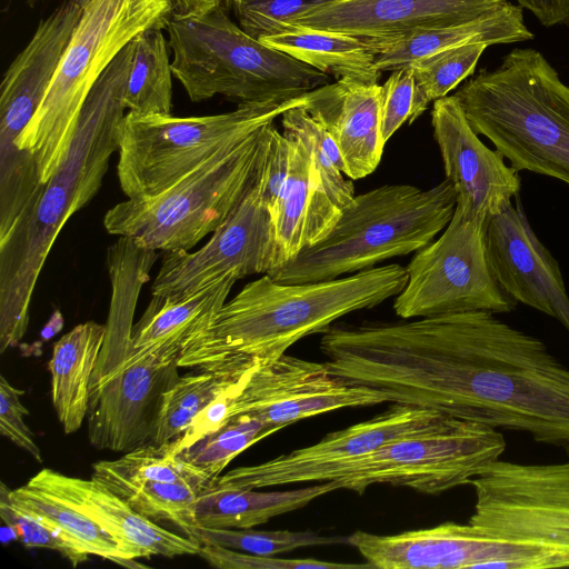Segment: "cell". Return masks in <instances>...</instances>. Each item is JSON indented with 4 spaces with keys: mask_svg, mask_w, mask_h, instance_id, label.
<instances>
[{
    "mask_svg": "<svg viewBox=\"0 0 569 569\" xmlns=\"http://www.w3.org/2000/svg\"><path fill=\"white\" fill-rule=\"evenodd\" d=\"M487 222L456 204L437 240L416 251L408 279L395 297L401 319L486 310L510 312L517 301L497 282L486 249Z\"/></svg>",
    "mask_w": 569,
    "mask_h": 569,
    "instance_id": "obj_11",
    "label": "cell"
},
{
    "mask_svg": "<svg viewBox=\"0 0 569 569\" xmlns=\"http://www.w3.org/2000/svg\"><path fill=\"white\" fill-rule=\"evenodd\" d=\"M546 28L569 27V0H517Z\"/></svg>",
    "mask_w": 569,
    "mask_h": 569,
    "instance_id": "obj_47",
    "label": "cell"
},
{
    "mask_svg": "<svg viewBox=\"0 0 569 569\" xmlns=\"http://www.w3.org/2000/svg\"><path fill=\"white\" fill-rule=\"evenodd\" d=\"M227 12L234 10L239 0H216Z\"/></svg>",
    "mask_w": 569,
    "mask_h": 569,
    "instance_id": "obj_50",
    "label": "cell"
},
{
    "mask_svg": "<svg viewBox=\"0 0 569 569\" xmlns=\"http://www.w3.org/2000/svg\"><path fill=\"white\" fill-rule=\"evenodd\" d=\"M330 1L333 0H239L233 11L243 31L260 41Z\"/></svg>",
    "mask_w": 569,
    "mask_h": 569,
    "instance_id": "obj_40",
    "label": "cell"
},
{
    "mask_svg": "<svg viewBox=\"0 0 569 569\" xmlns=\"http://www.w3.org/2000/svg\"><path fill=\"white\" fill-rule=\"evenodd\" d=\"M407 279L406 267L398 263L305 283H279L262 274L226 301L210 326L181 347L178 366L239 379L343 316L396 297Z\"/></svg>",
    "mask_w": 569,
    "mask_h": 569,
    "instance_id": "obj_2",
    "label": "cell"
},
{
    "mask_svg": "<svg viewBox=\"0 0 569 569\" xmlns=\"http://www.w3.org/2000/svg\"><path fill=\"white\" fill-rule=\"evenodd\" d=\"M341 489L336 480L276 491L208 485L188 511L187 527L249 529L270 519L301 509L315 499Z\"/></svg>",
    "mask_w": 569,
    "mask_h": 569,
    "instance_id": "obj_28",
    "label": "cell"
},
{
    "mask_svg": "<svg viewBox=\"0 0 569 569\" xmlns=\"http://www.w3.org/2000/svg\"><path fill=\"white\" fill-rule=\"evenodd\" d=\"M158 258V251L147 249L128 237H119L109 247L107 266L111 299L106 338L91 386L114 373L131 355L136 306L142 286L149 281L151 268Z\"/></svg>",
    "mask_w": 569,
    "mask_h": 569,
    "instance_id": "obj_26",
    "label": "cell"
},
{
    "mask_svg": "<svg viewBox=\"0 0 569 569\" xmlns=\"http://www.w3.org/2000/svg\"><path fill=\"white\" fill-rule=\"evenodd\" d=\"M237 281L228 277L181 297L152 296L143 316L133 325L130 356L178 358L181 347L210 326Z\"/></svg>",
    "mask_w": 569,
    "mask_h": 569,
    "instance_id": "obj_27",
    "label": "cell"
},
{
    "mask_svg": "<svg viewBox=\"0 0 569 569\" xmlns=\"http://www.w3.org/2000/svg\"><path fill=\"white\" fill-rule=\"evenodd\" d=\"M506 2L508 0H333L289 26L382 40L467 22Z\"/></svg>",
    "mask_w": 569,
    "mask_h": 569,
    "instance_id": "obj_20",
    "label": "cell"
},
{
    "mask_svg": "<svg viewBox=\"0 0 569 569\" xmlns=\"http://www.w3.org/2000/svg\"><path fill=\"white\" fill-rule=\"evenodd\" d=\"M431 126L457 206L487 222L519 197V171L480 140L453 94L433 101Z\"/></svg>",
    "mask_w": 569,
    "mask_h": 569,
    "instance_id": "obj_19",
    "label": "cell"
},
{
    "mask_svg": "<svg viewBox=\"0 0 569 569\" xmlns=\"http://www.w3.org/2000/svg\"><path fill=\"white\" fill-rule=\"evenodd\" d=\"M24 390L13 387L0 375V433L27 451L39 463L42 462L40 448L34 435L23 420L28 409L22 405Z\"/></svg>",
    "mask_w": 569,
    "mask_h": 569,
    "instance_id": "obj_44",
    "label": "cell"
},
{
    "mask_svg": "<svg viewBox=\"0 0 569 569\" xmlns=\"http://www.w3.org/2000/svg\"><path fill=\"white\" fill-rule=\"evenodd\" d=\"M164 28L173 76L193 102L217 94L239 103L286 101L329 83L328 74L249 36L219 3L172 12Z\"/></svg>",
    "mask_w": 569,
    "mask_h": 569,
    "instance_id": "obj_6",
    "label": "cell"
},
{
    "mask_svg": "<svg viewBox=\"0 0 569 569\" xmlns=\"http://www.w3.org/2000/svg\"><path fill=\"white\" fill-rule=\"evenodd\" d=\"M177 358L130 356L90 387L88 439L97 449L130 452L152 443L164 393L179 379Z\"/></svg>",
    "mask_w": 569,
    "mask_h": 569,
    "instance_id": "obj_17",
    "label": "cell"
},
{
    "mask_svg": "<svg viewBox=\"0 0 569 569\" xmlns=\"http://www.w3.org/2000/svg\"><path fill=\"white\" fill-rule=\"evenodd\" d=\"M337 80L349 79L378 83L376 52L356 36L289 26L284 31L260 40Z\"/></svg>",
    "mask_w": 569,
    "mask_h": 569,
    "instance_id": "obj_30",
    "label": "cell"
},
{
    "mask_svg": "<svg viewBox=\"0 0 569 569\" xmlns=\"http://www.w3.org/2000/svg\"><path fill=\"white\" fill-rule=\"evenodd\" d=\"M82 8L63 0L42 19L27 46L3 74L0 93V126L23 132L57 71L62 54L80 20Z\"/></svg>",
    "mask_w": 569,
    "mask_h": 569,
    "instance_id": "obj_22",
    "label": "cell"
},
{
    "mask_svg": "<svg viewBox=\"0 0 569 569\" xmlns=\"http://www.w3.org/2000/svg\"><path fill=\"white\" fill-rule=\"evenodd\" d=\"M273 122L231 143L164 191L110 208L104 229L162 252L189 251L217 230L260 178Z\"/></svg>",
    "mask_w": 569,
    "mask_h": 569,
    "instance_id": "obj_7",
    "label": "cell"
},
{
    "mask_svg": "<svg viewBox=\"0 0 569 569\" xmlns=\"http://www.w3.org/2000/svg\"><path fill=\"white\" fill-rule=\"evenodd\" d=\"M12 505L20 511L52 528L86 555L109 560L112 557L147 558L118 538L62 496L31 482L9 489Z\"/></svg>",
    "mask_w": 569,
    "mask_h": 569,
    "instance_id": "obj_31",
    "label": "cell"
},
{
    "mask_svg": "<svg viewBox=\"0 0 569 569\" xmlns=\"http://www.w3.org/2000/svg\"><path fill=\"white\" fill-rule=\"evenodd\" d=\"M351 545L380 569H553L569 567V548L495 537L473 523L376 535L356 531Z\"/></svg>",
    "mask_w": 569,
    "mask_h": 569,
    "instance_id": "obj_12",
    "label": "cell"
},
{
    "mask_svg": "<svg viewBox=\"0 0 569 569\" xmlns=\"http://www.w3.org/2000/svg\"><path fill=\"white\" fill-rule=\"evenodd\" d=\"M457 192L445 179L428 189L391 183L368 190L341 209L332 230L268 273L279 283L331 280L423 248L452 218Z\"/></svg>",
    "mask_w": 569,
    "mask_h": 569,
    "instance_id": "obj_5",
    "label": "cell"
},
{
    "mask_svg": "<svg viewBox=\"0 0 569 569\" xmlns=\"http://www.w3.org/2000/svg\"><path fill=\"white\" fill-rule=\"evenodd\" d=\"M239 379L208 371L179 377L164 393L152 443L161 446L177 439L200 410Z\"/></svg>",
    "mask_w": 569,
    "mask_h": 569,
    "instance_id": "obj_35",
    "label": "cell"
},
{
    "mask_svg": "<svg viewBox=\"0 0 569 569\" xmlns=\"http://www.w3.org/2000/svg\"><path fill=\"white\" fill-rule=\"evenodd\" d=\"M131 41L90 91L67 156L34 201L0 238V353L27 332L39 274L64 223L98 193L118 150L116 131L124 116Z\"/></svg>",
    "mask_w": 569,
    "mask_h": 569,
    "instance_id": "obj_3",
    "label": "cell"
},
{
    "mask_svg": "<svg viewBox=\"0 0 569 569\" xmlns=\"http://www.w3.org/2000/svg\"><path fill=\"white\" fill-rule=\"evenodd\" d=\"M137 512L151 520H168L180 529L200 491L174 482L144 481L110 489Z\"/></svg>",
    "mask_w": 569,
    "mask_h": 569,
    "instance_id": "obj_39",
    "label": "cell"
},
{
    "mask_svg": "<svg viewBox=\"0 0 569 569\" xmlns=\"http://www.w3.org/2000/svg\"><path fill=\"white\" fill-rule=\"evenodd\" d=\"M302 103L305 94L286 101L239 103L232 111L199 117L128 111L116 131L120 188L128 199L156 196L222 148Z\"/></svg>",
    "mask_w": 569,
    "mask_h": 569,
    "instance_id": "obj_9",
    "label": "cell"
},
{
    "mask_svg": "<svg viewBox=\"0 0 569 569\" xmlns=\"http://www.w3.org/2000/svg\"><path fill=\"white\" fill-rule=\"evenodd\" d=\"M211 567L219 569H353L371 568L366 563H342L313 558H276L258 556L226 547L202 545L199 553Z\"/></svg>",
    "mask_w": 569,
    "mask_h": 569,
    "instance_id": "obj_42",
    "label": "cell"
},
{
    "mask_svg": "<svg viewBox=\"0 0 569 569\" xmlns=\"http://www.w3.org/2000/svg\"><path fill=\"white\" fill-rule=\"evenodd\" d=\"M241 378L211 400L196 415L183 433L169 442L172 455H179L202 438L217 432L230 421L231 403Z\"/></svg>",
    "mask_w": 569,
    "mask_h": 569,
    "instance_id": "obj_45",
    "label": "cell"
},
{
    "mask_svg": "<svg viewBox=\"0 0 569 569\" xmlns=\"http://www.w3.org/2000/svg\"><path fill=\"white\" fill-rule=\"evenodd\" d=\"M385 402H389L386 395L340 378L325 362L284 353L242 376L230 420L249 416L280 430L332 410Z\"/></svg>",
    "mask_w": 569,
    "mask_h": 569,
    "instance_id": "obj_15",
    "label": "cell"
},
{
    "mask_svg": "<svg viewBox=\"0 0 569 569\" xmlns=\"http://www.w3.org/2000/svg\"><path fill=\"white\" fill-rule=\"evenodd\" d=\"M453 96L512 168L569 184V87L540 51L512 49Z\"/></svg>",
    "mask_w": 569,
    "mask_h": 569,
    "instance_id": "obj_4",
    "label": "cell"
},
{
    "mask_svg": "<svg viewBox=\"0 0 569 569\" xmlns=\"http://www.w3.org/2000/svg\"><path fill=\"white\" fill-rule=\"evenodd\" d=\"M281 124L283 134L300 140L309 149L329 196L342 209L353 199L355 186L343 177V161L331 134L303 103L286 110Z\"/></svg>",
    "mask_w": 569,
    "mask_h": 569,
    "instance_id": "obj_34",
    "label": "cell"
},
{
    "mask_svg": "<svg viewBox=\"0 0 569 569\" xmlns=\"http://www.w3.org/2000/svg\"><path fill=\"white\" fill-rule=\"evenodd\" d=\"M124 108L140 114H171L172 68L161 28H150L132 41Z\"/></svg>",
    "mask_w": 569,
    "mask_h": 569,
    "instance_id": "obj_32",
    "label": "cell"
},
{
    "mask_svg": "<svg viewBox=\"0 0 569 569\" xmlns=\"http://www.w3.org/2000/svg\"><path fill=\"white\" fill-rule=\"evenodd\" d=\"M9 488L0 486V517L14 537L27 548H47L61 553L73 567L88 559L64 537L37 519L18 510L9 499Z\"/></svg>",
    "mask_w": 569,
    "mask_h": 569,
    "instance_id": "obj_41",
    "label": "cell"
},
{
    "mask_svg": "<svg viewBox=\"0 0 569 569\" xmlns=\"http://www.w3.org/2000/svg\"><path fill=\"white\" fill-rule=\"evenodd\" d=\"M186 536L202 545H213L258 556L273 557L295 549L348 543V537H325L316 531L251 530L187 527Z\"/></svg>",
    "mask_w": 569,
    "mask_h": 569,
    "instance_id": "obj_37",
    "label": "cell"
},
{
    "mask_svg": "<svg viewBox=\"0 0 569 569\" xmlns=\"http://www.w3.org/2000/svg\"><path fill=\"white\" fill-rule=\"evenodd\" d=\"M71 1L79 4L81 8H83L86 6V3L88 2V0H71Z\"/></svg>",
    "mask_w": 569,
    "mask_h": 569,
    "instance_id": "obj_51",
    "label": "cell"
},
{
    "mask_svg": "<svg viewBox=\"0 0 569 569\" xmlns=\"http://www.w3.org/2000/svg\"><path fill=\"white\" fill-rule=\"evenodd\" d=\"M171 0H88L57 71L17 144L36 160L46 183L70 148L81 109L93 86L139 33L164 28Z\"/></svg>",
    "mask_w": 569,
    "mask_h": 569,
    "instance_id": "obj_8",
    "label": "cell"
},
{
    "mask_svg": "<svg viewBox=\"0 0 569 569\" xmlns=\"http://www.w3.org/2000/svg\"><path fill=\"white\" fill-rule=\"evenodd\" d=\"M485 238L501 289L517 302L555 318L569 332V295L560 267L532 230L519 197L487 221Z\"/></svg>",
    "mask_w": 569,
    "mask_h": 569,
    "instance_id": "obj_18",
    "label": "cell"
},
{
    "mask_svg": "<svg viewBox=\"0 0 569 569\" xmlns=\"http://www.w3.org/2000/svg\"><path fill=\"white\" fill-rule=\"evenodd\" d=\"M330 367L389 402L526 432L569 456V367L493 312L341 325Z\"/></svg>",
    "mask_w": 569,
    "mask_h": 569,
    "instance_id": "obj_1",
    "label": "cell"
},
{
    "mask_svg": "<svg viewBox=\"0 0 569 569\" xmlns=\"http://www.w3.org/2000/svg\"><path fill=\"white\" fill-rule=\"evenodd\" d=\"M138 558L133 557H112L109 561L123 566L126 568L137 569V568H150L149 566L137 560Z\"/></svg>",
    "mask_w": 569,
    "mask_h": 569,
    "instance_id": "obj_49",
    "label": "cell"
},
{
    "mask_svg": "<svg viewBox=\"0 0 569 569\" xmlns=\"http://www.w3.org/2000/svg\"><path fill=\"white\" fill-rule=\"evenodd\" d=\"M415 89L411 66L392 71L380 86V133L385 144L405 122H409Z\"/></svg>",
    "mask_w": 569,
    "mask_h": 569,
    "instance_id": "obj_43",
    "label": "cell"
},
{
    "mask_svg": "<svg viewBox=\"0 0 569 569\" xmlns=\"http://www.w3.org/2000/svg\"><path fill=\"white\" fill-rule=\"evenodd\" d=\"M487 47L486 43H469L411 64L416 89L412 114L408 123L419 118L430 102L448 96L472 74Z\"/></svg>",
    "mask_w": 569,
    "mask_h": 569,
    "instance_id": "obj_36",
    "label": "cell"
},
{
    "mask_svg": "<svg viewBox=\"0 0 569 569\" xmlns=\"http://www.w3.org/2000/svg\"><path fill=\"white\" fill-rule=\"evenodd\" d=\"M286 137L290 139V168L272 214L278 267L321 241L341 216L309 149L300 140Z\"/></svg>",
    "mask_w": 569,
    "mask_h": 569,
    "instance_id": "obj_24",
    "label": "cell"
},
{
    "mask_svg": "<svg viewBox=\"0 0 569 569\" xmlns=\"http://www.w3.org/2000/svg\"><path fill=\"white\" fill-rule=\"evenodd\" d=\"M535 38L528 29L522 8L506 2L473 20L413 31L382 40H365L376 52L375 66L382 71H395L425 60L436 53L469 44H508Z\"/></svg>",
    "mask_w": 569,
    "mask_h": 569,
    "instance_id": "obj_25",
    "label": "cell"
},
{
    "mask_svg": "<svg viewBox=\"0 0 569 569\" xmlns=\"http://www.w3.org/2000/svg\"><path fill=\"white\" fill-rule=\"evenodd\" d=\"M106 338V325L87 321L76 326L54 345L48 368L51 400L66 433L81 428L87 416L91 378Z\"/></svg>",
    "mask_w": 569,
    "mask_h": 569,
    "instance_id": "obj_29",
    "label": "cell"
},
{
    "mask_svg": "<svg viewBox=\"0 0 569 569\" xmlns=\"http://www.w3.org/2000/svg\"><path fill=\"white\" fill-rule=\"evenodd\" d=\"M303 107L333 138L343 174L356 180L377 169L386 146L380 133L378 83L337 80L305 93Z\"/></svg>",
    "mask_w": 569,
    "mask_h": 569,
    "instance_id": "obj_21",
    "label": "cell"
},
{
    "mask_svg": "<svg viewBox=\"0 0 569 569\" xmlns=\"http://www.w3.org/2000/svg\"><path fill=\"white\" fill-rule=\"evenodd\" d=\"M277 431L279 429L256 418L238 416L217 432L181 451L179 456L211 482L239 453Z\"/></svg>",
    "mask_w": 569,
    "mask_h": 569,
    "instance_id": "obj_38",
    "label": "cell"
},
{
    "mask_svg": "<svg viewBox=\"0 0 569 569\" xmlns=\"http://www.w3.org/2000/svg\"><path fill=\"white\" fill-rule=\"evenodd\" d=\"M174 13L187 14L207 10L218 2L216 0H171Z\"/></svg>",
    "mask_w": 569,
    "mask_h": 569,
    "instance_id": "obj_48",
    "label": "cell"
},
{
    "mask_svg": "<svg viewBox=\"0 0 569 569\" xmlns=\"http://www.w3.org/2000/svg\"><path fill=\"white\" fill-rule=\"evenodd\" d=\"M506 447L499 430L452 417L439 428L332 466L318 482L336 480L341 489L359 495L373 485H390L437 496L469 485Z\"/></svg>",
    "mask_w": 569,
    "mask_h": 569,
    "instance_id": "obj_10",
    "label": "cell"
},
{
    "mask_svg": "<svg viewBox=\"0 0 569 569\" xmlns=\"http://www.w3.org/2000/svg\"><path fill=\"white\" fill-rule=\"evenodd\" d=\"M92 479L109 489L144 481L183 483L202 491L210 483L194 467L179 455H172L169 442L143 446L116 460H101L92 465Z\"/></svg>",
    "mask_w": 569,
    "mask_h": 569,
    "instance_id": "obj_33",
    "label": "cell"
},
{
    "mask_svg": "<svg viewBox=\"0 0 569 569\" xmlns=\"http://www.w3.org/2000/svg\"><path fill=\"white\" fill-rule=\"evenodd\" d=\"M469 485L476 498L470 523L502 539L569 548V461L498 459Z\"/></svg>",
    "mask_w": 569,
    "mask_h": 569,
    "instance_id": "obj_13",
    "label": "cell"
},
{
    "mask_svg": "<svg viewBox=\"0 0 569 569\" xmlns=\"http://www.w3.org/2000/svg\"><path fill=\"white\" fill-rule=\"evenodd\" d=\"M451 416L439 411L393 403L375 417L325 436L320 441L273 459L234 468L210 485L263 489L317 481L328 468L372 453L382 446L427 432L445 425Z\"/></svg>",
    "mask_w": 569,
    "mask_h": 569,
    "instance_id": "obj_16",
    "label": "cell"
},
{
    "mask_svg": "<svg viewBox=\"0 0 569 569\" xmlns=\"http://www.w3.org/2000/svg\"><path fill=\"white\" fill-rule=\"evenodd\" d=\"M29 482L47 488L93 518L120 541L151 556L198 555L201 545L156 525L124 499L94 479L62 475L44 468Z\"/></svg>",
    "mask_w": 569,
    "mask_h": 569,
    "instance_id": "obj_23",
    "label": "cell"
},
{
    "mask_svg": "<svg viewBox=\"0 0 569 569\" xmlns=\"http://www.w3.org/2000/svg\"><path fill=\"white\" fill-rule=\"evenodd\" d=\"M260 179L204 246L194 252H163L151 296L181 297L228 277L239 280L268 274L279 266L272 217L261 196Z\"/></svg>",
    "mask_w": 569,
    "mask_h": 569,
    "instance_id": "obj_14",
    "label": "cell"
},
{
    "mask_svg": "<svg viewBox=\"0 0 569 569\" xmlns=\"http://www.w3.org/2000/svg\"><path fill=\"white\" fill-rule=\"evenodd\" d=\"M290 168V139L272 126L269 151L262 170L261 196L271 217L288 178Z\"/></svg>",
    "mask_w": 569,
    "mask_h": 569,
    "instance_id": "obj_46",
    "label": "cell"
}]
</instances>
